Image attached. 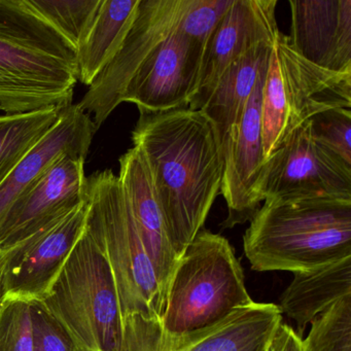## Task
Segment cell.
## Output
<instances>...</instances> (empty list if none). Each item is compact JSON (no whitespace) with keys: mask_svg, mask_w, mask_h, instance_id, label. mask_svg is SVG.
<instances>
[{"mask_svg":"<svg viewBox=\"0 0 351 351\" xmlns=\"http://www.w3.org/2000/svg\"><path fill=\"white\" fill-rule=\"evenodd\" d=\"M86 231L104 252L118 291L126 351H162L166 291L137 231L119 176H88Z\"/></svg>","mask_w":351,"mask_h":351,"instance_id":"cell-2","label":"cell"},{"mask_svg":"<svg viewBox=\"0 0 351 351\" xmlns=\"http://www.w3.org/2000/svg\"><path fill=\"white\" fill-rule=\"evenodd\" d=\"M77 52L28 0H0V110L26 114L73 104Z\"/></svg>","mask_w":351,"mask_h":351,"instance_id":"cell-3","label":"cell"},{"mask_svg":"<svg viewBox=\"0 0 351 351\" xmlns=\"http://www.w3.org/2000/svg\"><path fill=\"white\" fill-rule=\"evenodd\" d=\"M312 135L320 145L351 165V110H330L310 120Z\"/></svg>","mask_w":351,"mask_h":351,"instance_id":"cell-26","label":"cell"},{"mask_svg":"<svg viewBox=\"0 0 351 351\" xmlns=\"http://www.w3.org/2000/svg\"><path fill=\"white\" fill-rule=\"evenodd\" d=\"M276 0H234L211 34L203 53L192 110H202L228 67L262 44H273L279 34Z\"/></svg>","mask_w":351,"mask_h":351,"instance_id":"cell-14","label":"cell"},{"mask_svg":"<svg viewBox=\"0 0 351 351\" xmlns=\"http://www.w3.org/2000/svg\"><path fill=\"white\" fill-rule=\"evenodd\" d=\"M133 147L149 168L166 230L178 258L204 227L221 192L223 151L201 110L139 112Z\"/></svg>","mask_w":351,"mask_h":351,"instance_id":"cell-1","label":"cell"},{"mask_svg":"<svg viewBox=\"0 0 351 351\" xmlns=\"http://www.w3.org/2000/svg\"><path fill=\"white\" fill-rule=\"evenodd\" d=\"M281 324L279 306L254 301L211 328L173 343L165 351H268Z\"/></svg>","mask_w":351,"mask_h":351,"instance_id":"cell-18","label":"cell"},{"mask_svg":"<svg viewBox=\"0 0 351 351\" xmlns=\"http://www.w3.org/2000/svg\"><path fill=\"white\" fill-rule=\"evenodd\" d=\"M5 298V289H3V258L0 256V305Z\"/></svg>","mask_w":351,"mask_h":351,"instance_id":"cell-30","label":"cell"},{"mask_svg":"<svg viewBox=\"0 0 351 351\" xmlns=\"http://www.w3.org/2000/svg\"><path fill=\"white\" fill-rule=\"evenodd\" d=\"M119 180L128 201L137 231L162 287H167L178 262L168 238L165 219L149 168L138 149L132 147L119 160Z\"/></svg>","mask_w":351,"mask_h":351,"instance_id":"cell-16","label":"cell"},{"mask_svg":"<svg viewBox=\"0 0 351 351\" xmlns=\"http://www.w3.org/2000/svg\"><path fill=\"white\" fill-rule=\"evenodd\" d=\"M272 45H258L232 63L201 110L215 125L221 147L239 125L261 67L270 57Z\"/></svg>","mask_w":351,"mask_h":351,"instance_id":"cell-20","label":"cell"},{"mask_svg":"<svg viewBox=\"0 0 351 351\" xmlns=\"http://www.w3.org/2000/svg\"><path fill=\"white\" fill-rule=\"evenodd\" d=\"M96 131L92 119L77 104L61 108L56 124L24 156L0 186V221L14 201L61 154L87 159Z\"/></svg>","mask_w":351,"mask_h":351,"instance_id":"cell-17","label":"cell"},{"mask_svg":"<svg viewBox=\"0 0 351 351\" xmlns=\"http://www.w3.org/2000/svg\"><path fill=\"white\" fill-rule=\"evenodd\" d=\"M351 293V256L318 268L295 272L280 298L282 313L297 324L301 336L322 312Z\"/></svg>","mask_w":351,"mask_h":351,"instance_id":"cell-19","label":"cell"},{"mask_svg":"<svg viewBox=\"0 0 351 351\" xmlns=\"http://www.w3.org/2000/svg\"><path fill=\"white\" fill-rule=\"evenodd\" d=\"M141 0H102L93 25L77 50L79 81L90 87L126 38Z\"/></svg>","mask_w":351,"mask_h":351,"instance_id":"cell-21","label":"cell"},{"mask_svg":"<svg viewBox=\"0 0 351 351\" xmlns=\"http://www.w3.org/2000/svg\"><path fill=\"white\" fill-rule=\"evenodd\" d=\"M28 3L77 52L93 25L102 0H28Z\"/></svg>","mask_w":351,"mask_h":351,"instance_id":"cell-23","label":"cell"},{"mask_svg":"<svg viewBox=\"0 0 351 351\" xmlns=\"http://www.w3.org/2000/svg\"><path fill=\"white\" fill-rule=\"evenodd\" d=\"M340 108L351 110V73H334L308 62L279 32L263 90L265 161L316 114Z\"/></svg>","mask_w":351,"mask_h":351,"instance_id":"cell-7","label":"cell"},{"mask_svg":"<svg viewBox=\"0 0 351 351\" xmlns=\"http://www.w3.org/2000/svg\"><path fill=\"white\" fill-rule=\"evenodd\" d=\"M40 301L82 351H126L112 269L86 229Z\"/></svg>","mask_w":351,"mask_h":351,"instance_id":"cell-6","label":"cell"},{"mask_svg":"<svg viewBox=\"0 0 351 351\" xmlns=\"http://www.w3.org/2000/svg\"><path fill=\"white\" fill-rule=\"evenodd\" d=\"M61 108L0 116V186L24 156L56 124Z\"/></svg>","mask_w":351,"mask_h":351,"instance_id":"cell-22","label":"cell"},{"mask_svg":"<svg viewBox=\"0 0 351 351\" xmlns=\"http://www.w3.org/2000/svg\"><path fill=\"white\" fill-rule=\"evenodd\" d=\"M38 351H82L64 326L49 312L40 300H32Z\"/></svg>","mask_w":351,"mask_h":351,"instance_id":"cell-28","label":"cell"},{"mask_svg":"<svg viewBox=\"0 0 351 351\" xmlns=\"http://www.w3.org/2000/svg\"><path fill=\"white\" fill-rule=\"evenodd\" d=\"M243 248L258 272L311 270L351 256V199H267L250 219Z\"/></svg>","mask_w":351,"mask_h":351,"instance_id":"cell-4","label":"cell"},{"mask_svg":"<svg viewBox=\"0 0 351 351\" xmlns=\"http://www.w3.org/2000/svg\"><path fill=\"white\" fill-rule=\"evenodd\" d=\"M269 348H270V347H269ZM268 351H270V350H269V349H268Z\"/></svg>","mask_w":351,"mask_h":351,"instance_id":"cell-31","label":"cell"},{"mask_svg":"<svg viewBox=\"0 0 351 351\" xmlns=\"http://www.w3.org/2000/svg\"><path fill=\"white\" fill-rule=\"evenodd\" d=\"M0 351H38L32 300L3 298L0 305Z\"/></svg>","mask_w":351,"mask_h":351,"instance_id":"cell-25","label":"cell"},{"mask_svg":"<svg viewBox=\"0 0 351 351\" xmlns=\"http://www.w3.org/2000/svg\"><path fill=\"white\" fill-rule=\"evenodd\" d=\"M234 0H192L178 30L206 46Z\"/></svg>","mask_w":351,"mask_h":351,"instance_id":"cell-27","label":"cell"},{"mask_svg":"<svg viewBox=\"0 0 351 351\" xmlns=\"http://www.w3.org/2000/svg\"><path fill=\"white\" fill-rule=\"evenodd\" d=\"M302 344L304 351H351V293L311 322Z\"/></svg>","mask_w":351,"mask_h":351,"instance_id":"cell-24","label":"cell"},{"mask_svg":"<svg viewBox=\"0 0 351 351\" xmlns=\"http://www.w3.org/2000/svg\"><path fill=\"white\" fill-rule=\"evenodd\" d=\"M270 351H304L302 337L291 326L281 324L271 343Z\"/></svg>","mask_w":351,"mask_h":351,"instance_id":"cell-29","label":"cell"},{"mask_svg":"<svg viewBox=\"0 0 351 351\" xmlns=\"http://www.w3.org/2000/svg\"><path fill=\"white\" fill-rule=\"evenodd\" d=\"M252 302L230 242L219 234L201 230L178 258L168 285L162 351Z\"/></svg>","mask_w":351,"mask_h":351,"instance_id":"cell-5","label":"cell"},{"mask_svg":"<svg viewBox=\"0 0 351 351\" xmlns=\"http://www.w3.org/2000/svg\"><path fill=\"white\" fill-rule=\"evenodd\" d=\"M289 45L308 62L351 73V0H289Z\"/></svg>","mask_w":351,"mask_h":351,"instance_id":"cell-15","label":"cell"},{"mask_svg":"<svg viewBox=\"0 0 351 351\" xmlns=\"http://www.w3.org/2000/svg\"><path fill=\"white\" fill-rule=\"evenodd\" d=\"M85 161L61 154L14 201L0 221V252L69 215L88 200Z\"/></svg>","mask_w":351,"mask_h":351,"instance_id":"cell-11","label":"cell"},{"mask_svg":"<svg viewBox=\"0 0 351 351\" xmlns=\"http://www.w3.org/2000/svg\"><path fill=\"white\" fill-rule=\"evenodd\" d=\"M204 48L176 28L133 75L122 102L134 104L139 112L190 108Z\"/></svg>","mask_w":351,"mask_h":351,"instance_id":"cell-12","label":"cell"},{"mask_svg":"<svg viewBox=\"0 0 351 351\" xmlns=\"http://www.w3.org/2000/svg\"><path fill=\"white\" fill-rule=\"evenodd\" d=\"M269 59L261 67L239 125L231 131L221 147L223 170L219 194L223 195L228 207L223 228H233L250 221L262 202L258 195L265 164L262 102Z\"/></svg>","mask_w":351,"mask_h":351,"instance_id":"cell-13","label":"cell"},{"mask_svg":"<svg viewBox=\"0 0 351 351\" xmlns=\"http://www.w3.org/2000/svg\"><path fill=\"white\" fill-rule=\"evenodd\" d=\"M192 0H141L134 22L116 56L97 75L77 106L96 130L120 106L133 75L178 27Z\"/></svg>","mask_w":351,"mask_h":351,"instance_id":"cell-8","label":"cell"},{"mask_svg":"<svg viewBox=\"0 0 351 351\" xmlns=\"http://www.w3.org/2000/svg\"><path fill=\"white\" fill-rule=\"evenodd\" d=\"M88 200L5 252V297L40 300L50 289L86 229Z\"/></svg>","mask_w":351,"mask_h":351,"instance_id":"cell-10","label":"cell"},{"mask_svg":"<svg viewBox=\"0 0 351 351\" xmlns=\"http://www.w3.org/2000/svg\"><path fill=\"white\" fill-rule=\"evenodd\" d=\"M258 195L262 201L307 196L351 199V165L315 141L309 121L266 159Z\"/></svg>","mask_w":351,"mask_h":351,"instance_id":"cell-9","label":"cell"}]
</instances>
